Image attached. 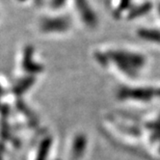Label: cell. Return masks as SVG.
Listing matches in <instances>:
<instances>
[{
    "label": "cell",
    "mask_w": 160,
    "mask_h": 160,
    "mask_svg": "<svg viewBox=\"0 0 160 160\" xmlns=\"http://www.w3.org/2000/svg\"><path fill=\"white\" fill-rule=\"evenodd\" d=\"M70 28V22L66 18H47L41 22V29L44 33H62Z\"/></svg>",
    "instance_id": "6da1fadb"
}]
</instances>
